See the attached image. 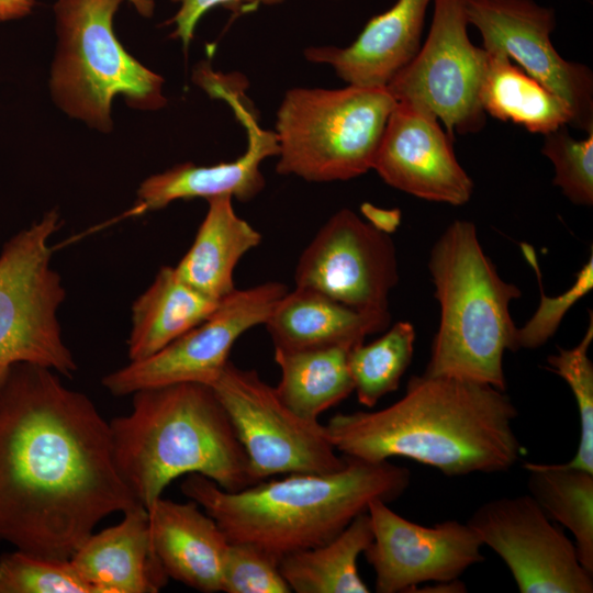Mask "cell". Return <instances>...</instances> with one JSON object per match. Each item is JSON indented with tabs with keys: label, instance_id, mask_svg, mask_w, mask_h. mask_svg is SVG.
Here are the masks:
<instances>
[{
	"label": "cell",
	"instance_id": "35",
	"mask_svg": "<svg viewBox=\"0 0 593 593\" xmlns=\"http://www.w3.org/2000/svg\"><path fill=\"white\" fill-rule=\"evenodd\" d=\"M361 213L369 224L388 235L395 232L401 222V212L398 209L387 210L363 203Z\"/></svg>",
	"mask_w": 593,
	"mask_h": 593
},
{
	"label": "cell",
	"instance_id": "27",
	"mask_svg": "<svg viewBox=\"0 0 593 593\" xmlns=\"http://www.w3.org/2000/svg\"><path fill=\"white\" fill-rule=\"evenodd\" d=\"M527 488L545 514L569 529L580 562L593 574V473L566 463L527 462Z\"/></svg>",
	"mask_w": 593,
	"mask_h": 593
},
{
	"label": "cell",
	"instance_id": "19",
	"mask_svg": "<svg viewBox=\"0 0 593 593\" xmlns=\"http://www.w3.org/2000/svg\"><path fill=\"white\" fill-rule=\"evenodd\" d=\"M154 551L168 578L200 592H222L228 539L192 500L159 497L147 510Z\"/></svg>",
	"mask_w": 593,
	"mask_h": 593
},
{
	"label": "cell",
	"instance_id": "6",
	"mask_svg": "<svg viewBox=\"0 0 593 593\" xmlns=\"http://www.w3.org/2000/svg\"><path fill=\"white\" fill-rule=\"evenodd\" d=\"M125 0H55L56 47L48 89L70 119L100 133L113 131L112 104L121 96L139 111L167 104L165 79L132 56L116 37L113 20ZM150 16L154 0H128Z\"/></svg>",
	"mask_w": 593,
	"mask_h": 593
},
{
	"label": "cell",
	"instance_id": "34",
	"mask_svg": "<svg viewBox=\"0 0 593 593\" xmlns=\"http://www.w3.org/2000/svg\"><path fill=\"white\" fill-rule=\"evenodd\" d=\"M177 5L176 13L168 24L174 25L171 36L178 40L183 49L191 44L200 20L214 8H224L234 13H244L261 4L278 3L281 0H169Z\"/></svg>",
	"mask_w": 593,
	"mask_h": 593
},
{
	"label": "cell",
	"instance_id": "11",
	"mask_svg": "<svg viewBox=\"0 0 593 593\" xmlns=\"http://www.w3.org/2000/svg\"><path fill=\"white\" fill-rule=\"evenodd\" d=\"M287 291L276 281L236 289L220 301L209 317L159 351L107 374L103 387L123 396L175 383L211 385L230 361L238 337L264 324Z\"/></svg>",
	"mask_w": 593,
	"mask_h": 593
},
{
	"label": "cell",
	"instance_id": "33",
	"mask_svg": "<svg viewBox=\"0 0 593 593\" xmlns=\"http://www.w3.org/2000/svg\"><path fill=\"white\" fill-rule=\"evenodd\" d=\"M222 592L289 593L279 563L256 546L230 541L223 567Z\"/></svg>",
	"mask_w": 593,
	"mask_h": 593
},
{
	"label": "cell",
	"instance_id": "25",
	"mask_svg": "<svg viewBox=\"0 0 593 593\" xmlns=\"http://www.w3.org/2000/svg\"><path fill=\"white\" fill-rule=\"evenodd\" d=\"M372 538L371 521L365 512L329 541L283 557L279 570L291 592L368 593L358 558Z\"/></svg>",
	"mask_w": 593,
	"mask_h": 593
},
{
	"label": "cell",
	"instance_id": "28",
	"mask_svg": "<svg viewBox=\"0 0 593 593\" xmlns=\"http://www.w3.org/2000/svg\"><path fill=\"white\" fill-rule=\"evenodd\" d=\"M415 336L414 326L401 321L376 340L350 348L348 369L359 403L373 407L384 395L398 390L413 358Z\"/></svg>",
	"mask_w": 593,
	"mask_h": 593
},
{
	"label": "cell",
	"instance_id": "20",
	"mask_svg": "<svg viewBox=\"0 0 593 593\" xmlns=\"http://www.w3.org/2000/svg\"><path fill=\"white\" fill-rule=\"evenodd\" d=\"M70 561L96 593H157L169 579L154 551L142 504L123 512L116 525L92 533Z\"/></svg>",
	"mask_w": 593,
	"mask_h": 593
},
{
	"label": "cell",
	"instance_id": "14",
	"mask_svg": "<svg viewBox=\"0 0 593 593\" xmlns=\"http://www.w3.org/2000/svg\"><path fill=\"white\" fill-rule=\"evenodd\" d=\"M466 13L484 49L501 51L517 61L568 104L572 127L593 132V74L556 51L550 40L556 27L552 8L534 0H466Z\"/></svg>",
	"mask_w": 593,
	"mask_h": 593
},
{
	"label": "cell",
	"instance_id": "13",
	"mask_svg": "<svg viewBox=\"0 0 593 593\" xmlns=\"http://www.w3.org/2000/svg\"><path fill=\"white\" fill-rule=\"evenodd\" d=\"M399 280L395 246L385 233L342 209L301 254L295 288L309 289L363 312H389Z\"/></svg>",
	"mask_w": 593,
	"mask_h": 593
},
{
	"label": "cell",
	"instance_id": "7",
	"mask_svg": "<svg viewBox=\"0 0 593 593\" xmlns=\"http://www.w3.org/2000/svg\"><path fill=\"white\" fill-rule=\"evenodd\" d=\"M396 102L387 87L293 88L273 131L277 172L312 182L345 181L372 169Z\"/></svg>",
	"mask_w": 593,
	"mask_h": 593
},
{
	"label": "cell",
	"instance_id": "1",
	"mask_svg": "<svg viewBox=\"0 0 593 593\" xmlns=\"http://www.w3.org/2000/svg\"><path fill=\"white\" fill-rule=\"evenodd\" d=\"M137 504L90 399L49 368L13 365L0 385V540L68 560L104 517Z\"/></svg>",
	"mask_w": 593,
	"mask_h": 593
},
{
	"label": "cell",
	"instance_id": "32",
	"mask_svg": "<svg viewBox=\"0 0 593 593\" xmlns=\"http://www.w3.org/2000/svg\"><path fill=\"white\" fill-rule=\"evenodd\" d=\"M522 251L534 269L540 290V303L527 323L517 327L516 347L534 349L542 346L553 336L566 313L593 289V255L575 276L573 284L562 294L550 298L542 289L541 273L534 248L529 244H522Z\"/></svg>",
	"mask_w": 593,
	"mask_h": 593
},
{
	"label": "cell",
	"instance_id": "15",
	"mask_svg": "<svg viewBox=\"0 0 593 593\" xmlns=\"http://www.w3.org/2000/svg\"><path fill=\"white\" fill-rule=\"evenodd\" d=\"M373 538L363 555L374 571L378 593L412 592L422 583L450 581L484 560L483 546L466 523L445 521L427 527L393 512L388 503H369Z\"/></svg>",
	"mask_w": 593,
	"mask_h": 593
},
{
	"label": "cell",
	"instance_id": "36",
	"mask_svg": "<svg viewBox=\"0 0 593 593\" xmlns=\"http://www.w3.org/2000/svg\"><path fill=\"white\" fill-rule=\"evenodd\" d=\"M36 4V0H0V23L29 16Z\"/></svg>",
	"mask_w": 593,
	"mask_h": 593
},
{
	"label": "cell",
	"instance_id": "24",
	"mask_svg": "<svg viewBox=\"0 0 593 593\" xmlns=\"http://www.w3.org/2000/svg\"><path fill=\"white\" fill-rule=\"evenodd\" d=\"M486 54L480 90L485 113L544 135L572 124L571 111L562 99L514 65L505 53L492 49Z\"/></svg>",
	"mask_w": 593,
	"mask_h": 593
},
{
	"label": "cell",
	"instance_id": "12",
	"mask_svg": "<svg viewBox=\"0 0 593 593\" xmlns=\"http://www.w3.org/2000/svg\"><path fill=\"white\" fill-rule=\"evenodd\" d=\"M467 524L507 566L521 593H592L577 547L529 495L480 505Z\"/></svg>",
	"mask_w": 593,
	"mask_h": 593
},
{
	"label": "cell",
	"instance_id": "17",
	"mask_svg": "<svg viewBox=\"0 0 593 593\" xmlns=\"http://www.w3.org/2000/svg\"><path fill=\"white\" fill-rule=\"evenodd\" d=\"M372 169L389 186L428 201L462 205L473 191L438 119L406 103L392 110Z\"/></svg>",
	"mask_w": 593,
	"mask_h": 593
},
{
	"label": "cell",
	"instance_id": "8",
	"mask_svg": "<svg viewBox=\"0 0 593 593\" xmlns=\"http://www.w3.org/2000/svg\"><path fill=\"white\" fill-rule=\"evenodd\" d=\"M59 225L53 209L11 237L0 254V385L20 362L68 378L77 370L57 320L65 289L51 267L49 238Z\"/></svg>",
	"mask_w": 593,
	"mask_h": 593
},
{
	"label": "cell",
	"instance_id": "30",
	"mask_svg": "<svg viewBox=\"0 0 593 593\" xmlns=\"http://www.w3.org/2000/svg\"><path fill=\"white\" fill-rule=\"evenodd\" d=\"M0 593H96L70 559H49L19 549L0 557Z\"/></svg>",
	"mask_w": 593,
	"mask_h": 593
},
{
	"label": "cell",
	"instance_id": "4",
	"mask_svg": "<svg viewBox=\"0 0 593 593\" xmlns=\"http://www.w3.org/2000/svg\"><path fill=\"white\" fill-rule=\"evenodd\" d=\"M132 395V411L109 422L112 451L120 477L147 510L184 474L232 492L258 482L210 385L175 383Z\"/></svg>",
	"mask_w": 593,
	"mask_h": 593
},
{
	"label": "cell",
	"instance_id": "2",
	"mask_svg": "<svg viewBox=\"0 0 593 593\" xmlns=\"http://www.w3.org/2000/svg\"><path fill=\"white\" fill-rule=\"evenodd\" d=\"M517 415L503 390L422 373L390 406L336 414L325 430L343 456L373 462L402 457L460 477L505 472L519 460Z\"/></svg>",
	"mask_w": 593,
	"mask_h": 593
},
{
	"label": "cell",
	"instance_id": "10",
	"mask_svg": "<svg viewBox=\"0 0 593 593\" xmlns=\"http://www.w3.org/2000/svg\"><path fill=\"white\" fill-rule=\"evenodd\" d=\"M428 35L416 56L387 86L395 102L441 121L452 138L485 124L480 90L488 54L468 35L466 0H433Z\"/></svg>",
	"mask_w": 593,
	"mask_h": 593
},
{
	"label": "cell",
	"instance_id": "18",
	"mask_svg": "<svg viewBox=\"0 0 593 593\" xmlns=\"http://www.w3.org/2000/svg\"><path fill=\"white\" fill-rule=\"evenodd\" d=\"M430 3L396 0L371 18L349 46L309 47L305 58L331 66L347 85L384 88L418 53Z\"/></svg>",
	"mask_w": 593,
	"mask_h": 593
},
{
	"label": "cell",
	"instance_id": "5",
	"mask_svg": "<svg viewBox=\"0 0 593 593\" xmlns=\"http://www.w3.org/2000/svg\"><path fill=\"white\" fill-rule=\"evenodd\" d=\"M428 269L440 320L423 373L505 391L504 353L517 350L510 303L521 290L500 277L470 221L456 220L445 230L432 247Z\"/></svg>",
	"mask_w": 593,
	"mask_h": 593
},
{
	"label": "cell",
	"instance_id": "26",
	"mask_svg": "<svg viewBox=\"0 0 593 593\" xmlns=\"http://www.w3.org/2000/svg\"><path fill=\"white\" fill-rule=\"evenodd\" d=\"M349 346L304 350L275 349L281 378L277 394L296 415L309 421L335 406L354 392L348 369Z\"/></svg>",
	"mask_w": 593,
	"mask_h": 593
},
{
	"label": "cell",
	"instance_id": "16",
	"mask_svg": "<svg viewBox=\"0 0 593 593\" xmlns=\"http://www.w3.org/2000/svg\"><path fill=\"white\" fill-rule=\"evenodd\" d=\"M195 85L212 98L226 101L247 132V148L237 159L211 166L193 163L178 164L146 178L138 187L132 213L139 214L166 208L174 201L215 197H231L245 202L257 197L265 187L261 163L278 156L279 147L273 131L261 127L249 100L243 93L242 80L233 75L215 72L203 67Z\"/></svg>",
	"mask_w": 593,
	"mask_h": 593
},
{
	"label": "cell",
	"instance_id": "37",
	"mask_svg": "<svg viewBox=\"0 0 593 593\" xmlns=\"http://www.w3.org/2000/svg\"><path fill=\"white\" fill-rule=\"evenodd\" d=\"M432 585H425L414 592H428V593H463L467 591L466 585L459 579L450 581H437Z\"/></svg>",
	"mask_w": 593,
	"mask_h": 593
},
{
	"label": "cell",
	"instance_id": "21",
	"mask_svg": "<svg viewBox=\"0 0 593 593\" xmlns=\"http://www.w3.org/2000/svg\"><path fill=\"white\" fill-rule=\"evenodd\" d=\"M390 312H363L309 289L294 288L278 301L266 328L275 349L304 350L349 346L384 331Z\"/></svg>",
	"mask_w": 593,
	"mask_h": 593
},
{
	"label": "cell",
	"instance_id": "29",
	"mask_svg": "<svg viewBox=\"0 0 593 593\" xmlns=\"http://www.w3.org/2000/svg\"><path fill=\"white\" fill-rule=\"evenodd\" d=\"M593 340V313L580 343L569 349L559 348L547 358L548 369L569 385L577 402L580 419V438L569 466L593 473V363L588 355Z\"/></svg>",
	"mask_w": 593,
	"mask_h": 593
},
{
	"label": "cell",
	"instance_id": "3",
	"mask_svg": "<svg viewBox=\"0 0 593 593\" xmlns=\"http://www.w3.org/2000/svg\"><path fill=\"white\" fill-rule=\"evenodd\" d=\"M325 473H290L226 491L204 475L188 474L180 489L221 527L228 541L248 542L278 563L293 552L323 545L367 512L373 500L387 503L407 489L411 472L389 460L346 457Z\"/></svg>",
	"mask_w": 593,
	"mask_h": 593
},
{
	"label": "cell",
	"instance_id": "9",
	"mask_svg": "<svg viewBox=\"0 0 593 593\" xmlns=\"http://www.w3.org/2000/svg\"><path fill=\"white\" fill-rule=\"evenodd\" d=\"M210 387L257 481L276 474L333 472L345 466L346 458L329 441L325 425L292 412L256 370L228 361Z\"/></svg>",
	"mask_w": 593,
	"mask_h": 593
},
{
	"label": "cell",
	"instance_id": "31",
	"mask_svg": "<svg viewBox=\"0 0 593 593\" xmlns=\"http://www.w3.org/2000/svg\"><path fill=\"white\" fill-rule=\"evenodd\" d=\"M542 154L555 168L553 184L573 203H593V132L584 139L570 136L567 125L546 135Z\"/></svg>",
	"mask_w": 593,
	"mask_h": 593
},
{
	"label": "cell",
	"instance_id": "23",
	"mask_svg": "<svg viewBox=\"0 0 593 593\" xmlns=\"http://www.w3.org/2000/svg\"><path fill=\"white\" fill-rule=\"evenodd\" d=\"M219 303L181 280L175 267H161L133 303L127 340L130 361L159 351L209 317Z\"/></svg>",
	"mask_w": 593,
	"mask_h": 593
},
{
	"label": "cell",
	"instance_id": "22",
	"mask_svg": "<svg viewBox=\"0 0 593 593\" xmlns=\"http://www.w3.org/2000/svg\"><path fill=\"white\" fill-rule=\"evenodd\" d=\"M195 238L175 267L178 277L205 296L221 301L236 290L234 270L259 245L261 234L238 216L231 197L208 199Z\"/></svg>",
	"mask_w": 593,
	"mask_h": 593
}]
</instances>
